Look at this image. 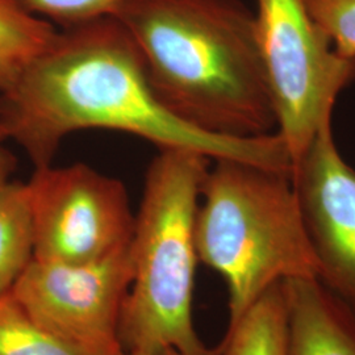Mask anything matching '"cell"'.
<instances>
[{"instance_id":"1","label":"cell","mask_w":355,"mask_h":355,"mask_svg":"<svg viewBox=\"0 0 355 355\" xmlns=\"http://www.w3.org/2000/svg\"><path fill=\"white\" fill-rule=\"evenodd\" d=\"M7 140L35 167L51 165L62 141L85 129L135 135L162 149L237 159L292 175L278 133L228 137L208 133L173 114L146 78L140 53L116 17L58 29L51 48L11 89L0 94Z\"/></svg>"},{"instance_id":"2","label":"cell","mask_w":355,"mask_h":355,"mask_svg":"<svg viewBox=\"0 0 355 355\" xmlns=\"http://www.w3.org/2000/svg\"><path fill=\"white\" fill-rule=\"evenodd\" d=\"M116 19L153 91L179 119L228 137L277 127L255 17L241 0H129Z\"/></svg>"},{"instance_id":"3","label":"cell","mask_w":355,"mask_h":355,"mask_svg":"<svg viewBox=\"0 0 355 355\" xmlns=\"http://www.w3.org/2000/svg\"><path fill=\"white\" fill-rule=\"evenodd\" d=\"M209 162L200 153L162 149L146 171L129 246L132 282L120 325L125 353L218 355L200 340L192 318L195 225Z\"/></svg>"},{"instance_id":"4","label":"cell","mask_w":355,"mask_h":355,"mask_svg":"<svg viewBox=\"0 0 355 355\" xmlns=\"http://www.w3.org/2000/svg\"><path fill=\"white\" fill-rule=\"evenodd\" d=\"M196 215L198 259L228 287V328L272 286L318 279L291 175L237 159H216Z\"/></svg>"},{"instance_id":"5","label":"cell","mask_w":355,"mask_h":355,"mask_svg":"<svg viewBox=\"0 0 355 355\" xmlns=\"http://www.w3.org/2000/svg\"><path fill=\"white\" fill-rule=\"evenodd\" d=\"M255 29L267 85L292 166L321 125L333 119L355 80V58L343 57L313 21L303 0H255Z\"/></svg>"},{"instance_id":"6","label":"cell","mask_w":355,"mask_h":355,"mask_svg":"<svg viewBox=\"0 0 355 355\" xmlns=\"http://www.w3.org/2000/svg\"><path fill=\"white\" fill-rule=\"evenodd\" d=\"M33 259L89 263L130 245L135 214L119 179L85 164L40 166L26 182Z\"/></svg>"},{"instance_id":"7","label":"cell","mask_w":355,"mask_h":355,"mask_svg":"<svg viewBox=\"0 0 355 355\" xmlns=\"http://www.w3.org/2000/svg\"><path fill=\"white\" fill-rule=\"evenodd\" d=\"M129 246L80 265L32 259L11 295L38 327L76 352L125 355L120 325L132 282Z\"/></svg>"},{"instance_id":"8","label":"cell","mask_w":355,"mask_h":355,"mask_svg":"<svg viewBox=\"0 0 355 355\" xmlns=\"http://www.w3.org/2000/svg\"><path fill=\"white\" fill-rule=\"evenodd\" d=\"M331 120L293 166L291 180L318 280L355 320V170L337 148Z\"/></svg>"},{"instance_id":"9","label":"cell","mask_w":355,"mask_h":355,"mask_svg":"<svg viewBox=\"0 0 355 355\" xmlns=\"http://www.w3.org/2000/svg\"><path fill=\"white\" fill-rule=\"evenodd\" d=\"M286 355H355V320L318 279L284 282Z\"/></svg>"},{"instance_id":"10","label":"cell","mask_w":355,"mask_h":355,"mask_svg":"<svg viewBox=\"0 0 355 355\" xmlns=\"http://www.w3.org/2000/svg\"><path fill=\"white\" fill-rule=\"evenodd\" d=\"M57 33V26L16 0H0V94L11 89L51 48Z\"/></svg>"},{"instance_id":"11","label":"cell","mask_w":355,"mask_h":355,"mask_svg":"<svg viewBox=\"0 0 355 355\" xmlns=\"http://www.w3.org/2000/svg\"><path fill=\"white\" fill-rule=\"evenodd\" d=\"M287 325V296L282 282L255 302L216 350L218 355H286Z\"/></svg>"},{"instance_id":"12","label":"cell","mask_w":355,"mask_h":355,"mask_svg":"<svg viewBox=\"0 0 355 355\" xmlns=\"http://www.w3.org/2000/svg\"><path fill=\"white\" fill-rule=\"evenodd\" d=\"M35 234L28 184L13 180L0 196V296L12 290L33 259Z\"/></svg>"},{"instance_id":"13","label":"cell","mask_w":355,"mask_h":355,"mask_svg":"<svg viewBox=\"0 0 355 355\" xmlns=\"http://www.w3.org/2000/svg\"><path fill=\"white\" fill-rule=\"evenodd\" d=\"M0 355H83L42 329L13 299L0 296Z\"/></svg>"},{"instance_id":"14","label":"cell","mask_w":355,"mask_h":355,"mask_svg":"<svg viewBox=\"0 0 355 355\" xmlns=\"http://www.w3.org/2000/svg\"><path fill=\"white\" fill-rule=\"evenodd\" d=\"M38 17L60 26H79L103 17H117L129 0H16Z\"/></svg>"},{"instance_id":"15","label":"cell","mask_w":355,"mask_h":355,"mask_svg":"<svg viewBox=\"0 0 355 355\" xmlns=\"http://www.w3.org/2000/svg\"><path fill=\"white\" fill-rule=\"evenodd\" d=\"M305 8L343 57L355 58V0H303Z\"/></svg>"},{"instance_id":"16","label":"cell","mask_w":355,"mask_h":355,"mask_svg":"<svg viewBox=\"0 0 355 355\" xmlns=\"http://www.w3.org/2000/svg\"><path fill=\"white\" fill-rule=\"evenodd\" d=\"M16 166L17 161L12 152L4 146V142L0 144V196L12 183V175Z\"/></svg>"},{"instance_id":"17","label":"cell","mask_w":355,"mask_h":355,"mask_svg":"<svg viewBox=\"0 0 355 355\" xmlns=\"http://www.w3.org/2000/svg\"><path fill=\"white\" fill-rule=\"evenodd\" d=\"M125 355H183L174 349H162L155 352H129Z\"/></svg>"},{"instance_id":"18","label":"cell","mask_w":355,"mask_h":355,"mask_svg":"<svg viewBox=\"0 0 355 355\" xmlns=\"http://www.w3.org/2000/svg\"><path fill=\"white\" fill-rule=\"evenodd\" d=\"M4 141H7V137H6V132H4V128H3L1 123H0V144H3Z\"/></svg>"}]
</instances>
